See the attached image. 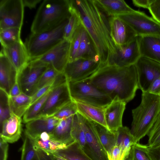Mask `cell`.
Here are the masks:
<instances>
[{
    "instance_id": "obj_32",
    "label": "cell",
    "mask_w": 160,
    "mask_h": 160,
    "mask_svg": "<svg viewBox=\"0 0 160 160\" xmlns=\"http://www.w3.org/2000/svg\"><path fill=\"white\" fill-rule=\"evenodd\" d=\"M71 134L75 141L80 145L85 153L90 158L94 160L91 150L87 144L85 133L77 113L73 117Z\"/></svg>"
},
{
    "instance_id": "obj_14",
    "label": "cell",
    "mask_w": 160,
    "mask_h": 160,
    "mask_svg": "<svg viewBox=\"0 0 160 160\" xmlns=\"http://www.w3.org/2000/svg\"><path fill=\"white\" fill-rule=\"evenodd\" d=\"M70 44V41L64 39L36 59L52 66L59 72H63L69 60Z\"/></svg>"
},
{
    "instance_id": "obj_52",
    "label": "cell",
    "mask_w": 160,
    "mask_h": 160,
    "mask_svg": "<svg viewBox=\"0 0 160 160\" xmlns=\"http://www.w3.org/2000/svg\"><path fill=\"white\" fill-rule=\"evenodd\" d=\"M24 7H27L30 9L35 8L37 5L41 2L42 0H22Z\"/></svg>"
},
{
    "instance_id": "obj_22",
    "label": "cell",
    "mask_w": 160,
    "mask_h": 160,
    "mask_svg": "<svg viewBox=\"0 0 160 160\" xmlns=\"http://www.w3.org/2000/svg\"><path fill=\"white\" fill-rule=\"evenodd\" d=\"M141 56L160 63V36H138Z\"/></svg>"
},
{
    "instance_id": "obj_34",
    "label": "cell",
    "mask_w": 160,
    "mask_h": 160,
    "mask_svg": "<svg viewBox=\"0 0 160 160\" xmlns=\"http://www.w3.org/2000/svg\"><path fill=\"white\" fill-rule=\"evenodd\" d=\"M21 28H11L0 31V40L2 47L7 46L21 40Z\"/></svg>"
},
{
    "instance_id": "obj_49",
    "label": "cell",
    "mask_w": 160,
    "mask_h": 160,
    "mask_svg": "<svg viewBox=\"0 0 160 160\" xmlns=\"http://www.w3.org/2000/svg\"><path fill=\"white\" fill-rule=\"evenodd\" d=\"M0 160H7L8 145V143L0 139Z\"/></svg>"
},
{
    "instance_id": "obj_50",
    "label": "cell",
    "mask_w": 160,
    "mask_h": 160,
    "mask_svg": "<svg viewBox=\"0 0 160 160\" xmlns=\"http://www.w3.org/2000/svg\"><path fill=\"white\" fill-rule=\"evenodd\" d=\"M132 1L135 6L148 9L153 0H132Z\"/></svg>"
},
{
    "instance_id": "obj_27",
    "label": "cell",
    "mask_w": 160,
    "mask_h": 160,
    "mask_svg": "<svg viewBox=\"0 0 160 160\" xmlns=\"http://www.w3.org/2000/svg\"><path fill=\"white\" fill-rule=\"evenodd\" d=\"M116 145L119 146L122 160H127L132 146L135 143L130 130L122 126L115 131Z\"/></svg>"
},
{
    "instance_id": "obj_5",
    "label": "cell",
    "mask_w": 160,
    "mask_h": 160,
    "mask_svg": "<svg viewBox=\"0 0 160 160\" xmlns=\"http://www.w3.org/2000/svg\"><path fill=\"white\" fill-rule=\"evenodd\" d=\"M68 20H65L52 29L31 33L25 43L30 61L41 57L64 40V29Z\"/></svg>"
},
{
    "instance_id": "obj_33",
    "label": "cell",
    "mask_w": 160,
    "mask_h": 160,
    "mask_svg": "<svg viewBox=\"0 0 160 160\" xmlns=\"http://www.w3.org/2000/svg\"><path fill=\"white\" fill-rule=\"evenodd\" d=\"M51 89L30 105L23 116V121L24 123H26L37 118Z\"/></svg>"
},
{
    "instance_id": "obj_45",
    "label": "cell",
    "mask_w": 160,
    "mask_h": 160,
    "mask_svg": "<svg viewBox=\"0 0 160 160\" xmlns=\"http://www.w3.org/2000/svg\"><path fill=\"white\" fill-rule=\"evenodd\" d=\"M33 146L39 160H55L52 153L48 152L38 148L34 144Z\"/></svg>"
},
{
    "instance_id": "obj_3",
    "label": "cell",
    "mask_w": 160,
    "mask_h": 160,
    "mask_svg": "<svg viewBox=\"0 0 160 160\" xmlns=\"http://www.w3.org/2000/svg\"><path fill=\"white\" fill-rule=\"evenodd\" d=\"M160 112V96L142 92L140 105L132 110L130 131L135 143L147 135Z\"/></svg>"
},
{
    "instance_id": "obj_43",
    "label": "cell",
    "mask_w": 160,
    "mask_h": 160,
    "mask_svg": "<svg viewBox=\"0 0 160 160\" xmlns=\"http://www.w3.org/2000/svg\"><path fill=\"white\" fill-rule=\"evenodd\" d=\"M148 10L152 18L160 24V0H153Z\"/></svg>"
},
{
    "instance_id": "obj_29",
    "label": "cell",
    "mask_w": 160,
    "mask_h": 160,
    "mask_svg": "<svg viewBox=\"0 0 160 160\" xmlns=\"http://www.w3.org/2000/svg\"><path fill=\"white\" fill-rule=\"evenodd\" d=\"M92 122L99 140L107 155L116 145L115 132L111 131L99 123Z\"/></svg>"
},
{
    "instance_id": "obj_46",
    "label": "cell",
    "mask_w": 160,
    "mask_h": 160,
    "mask_svg": "<svg viewBox=\"0 0 160 160\" xmlns=\"http://www.w3.org/2000/svg\"><path fill=\"white\" fill-rule=\"evenodd\" d=\"M107 156L108 160H122L120 148L117 145L113 147Z\"/></svg>"
},
{
    "instance_id": "obj_20",
    "label": "cell",
    "mask_w": 160,
    "mask_h": 160,
    "mask_svg": "<svg viewBox=\"0 0 160 160\" xmlns=\"http://www.w3.org/2000/svg\"><path fill=\"white\" fill-rule=\"evenodd\" d=\"M59 121L53 116L35 119L26 123L24 134L32 138L43 132L50 133Z\"/></svg>"
},
{
    "instance_id": "obj_19",
    "label": "cell",
    "mask_w": 160,
    "mask_h": 160,
    "mask_svg": "<svg viewBox=\"0 0 160 160\" xmlns=\"http://www.w3.org/2000/svg\"><path fill=\"white\" fill-rule=\"evenodd\" d=\"M126 103L114 100L105 108L104 115L108 128L115 132L122 126V119Z\"/></svg>"
},
{
    "instance_id": "obj_21",
    "label": "cell",
    "mask_w": 160,
    "mask_h": 160,
    "mask_svg": "<svg viewBox=\"0 0 160 160\" xmlns=\"http://www.w3.org/2000/svg\"><path fill=\"white\" fill-rule=\"evenodd\" d=\"M18 71L3 52L0 53V87L8 95L16 81Z\"/></svg>"
},
{
    "instance_id": "obj_31",
    "label": "cell",
    "mask_w": 160,
    "mask_h": 160,
    "mask_svg": "<svg viewBox=\"0 0 160 160\" xmlns=\"http://www.w3.org/2000/svg\"><path fill=\"white\" fill-rule=\"evenodd\" d=\"M9 104L12 112L19 117L23 116L31 104V97L21 93L15 97H10Z\"/></svg>"
},
{
    "instance_id": "obj_1",
    "label": "cell",
    "mask_w": 160,
    "mask_h": 160,
    "mask_svg": "<svg viewBox=\"0 0 160 160\" xmlns=\"http://www.w3.org/2000/svg\"><path fill=\"white\" fill-rule=\"evenodd\" d=\"M81 22L92 39L97 49L101 66L106 65L115 51L111 37L109 17L95 0H71Z\"/></svg>"
},
{
    "instance_id": "obj_41",
    "label": "cell",
    "mask_w": 160,
    "mask_h": 160,
    "mask_svg": "<svg viewBox=\"0 0 160 160\" xmlns=\"http://www.w3.org/2000/svg\"><path fill=\"white\" fill-rule=\"evenodd\" d=\"M0 124L9 118L12 113L9 104V95L0 89Z\"/></svg>"
},
{
    "instance_id": "obj_23",
    "label": "cell",
    "mask_w": 160,
    "mask_h": 160,
    "mask_svg": "<svg viewBox=\"0 0 160 160\" xmlns=\"http://www.w3.org/2000/svg\"><path fill=\"white\" fill-rule=\"evenodd\" d=\"M73 116L60 120L53 131L50 133L52 138L67 146L75 142L71 134Z\"/></svg>"
},
{
    "instance_id": "obj_18",
    "label": "cell",
    "mask_w": 160,
    "mask_h": 160,
    "mask_svg": "<svg viewBox=\"0 0 160 160\" xmlns=\"http://www.w3.org/2000/svg\"><path fill=\"white\" fill-rule=\"evenodd\" d=\"M22 131L21 118L12 112L10 116L0 124V139L7 143L15 142L20 138Z\"/></svg>"
},
{
    "instance_id": "obj_40",
    "label": "cell",
    "mask_w": 160,
    "mask_h": 160,
    "mask_svg": "<svg viewBox=\"0 0 160 160\" xmlns=\"http://www.w3.org/2000/svg\"><path fill=\"white\" fill-rule=\"evenodd\" d=\"M78 112L76 102L72 100L63 106L52 116L60 120L73 116Z\"/></svg>"
},
{
    "instance_id": "obj_12",
    "label": "cell",
    "mask_w": 160,
    "mask_h": 160,
    "mask_svg": "<svg viewBox=\"0 0 160 160\" xmlns=\"http://www.w3.org/2000/svg\"><path fill=\"white\" fill-rule=\"evenodd\" d=\"M72 100L68 82L53 87L36 118L53 116Z\"/></svg>"
},
{
    "instance_id": "obj_8",
    "label": "cell",
    "mask_w": 160,
    "mask_h": 160,
    "mask_svg": "<svg viewBox=\"0 0 160 160\" xmlns=\"http://www.w3.org/2000/svg\"><path fill=\"white\" fill-rule=\"evenodd\" d=\"M117 16L130 26L138 36H160V24L142 12L135 10Z\"/></svg>"
},
{
    "instance_id": "obj_37",
    "label": "cell",
    "mask_w": 160,
    "mask_h": 160,
    "mask_svg": "<svg viewBox=\"0 0 160 160\" xmlns=\"http://www.w3.org/2000/svg\"><path fill=\"white\" fill-rule=\"evenodd\" d=\"M147 135L148 147L154 148L160 146V112Z\"/></svg>"
},
{
    "instance_id": "obj_36",
    "label": "cell",
    "mask_w": 160,
    "mask_h": 160,
    "mask_svg": "<svg viewBox=\"0 0 160 160\" xmlns=\"http://www.w3.org/2000/svg\"><path fill=\"white\" fill-rule=\"evenodd\" d=\"M21 150V160H39L32 140L25 134Z\"/></svg>"
},
{
    "instance_id": "obj_15",
    "label": "cell",
    "mask_w": 160,
    "mask_h": 160,
    "mask_svg": "<svg viewBox=\"0 0 160 160\" xmlns=\"http://www.w3.org/2000/svg\"><path fill=\"white\" fill-rule=\"evenodd\" d=\"M86 141L94 160H108L107 153L97 135L92 121L77 113Z\"/></svg>"
},
{
    "instance_id": "obj_47",
    "label": "cell",
    "mask_w": 160,
    "mask_h": 160,
    "mask_svg": "<svg viewBox=\"0 0 160 160\" xmlns=\"http://www.w3.org/2000/svg\"><path fill=\"white\" fill-rule=\"evenodd\" d=\"M147 92L152 94L160 96V76L152 83Z\"/></svg>"
},
{
    "instance_id": "obj_44",
    "label": "cell",
    "mask_w": 160,
    "mask_h": 160,
    "mask_svg": "<svg viewBox=\"0 0 160 160\" xmlns=\"http://www.w3.org/2000/svg\"><path fill=\"white\" fill-rule=\"evenodd\" d=\"M53 83V82L52 83L48 84L38 90L31 97L32 98L31 104L53 88L54 87Z\"/></svg>"
},
{
    "instance_id": "obj_53",
    "label": "cell",
    "mask_w": 160,
    "mask_h": 160,
    "mask_svg": "<svg viewBox=\"0 0 160 160\" xmlns=\"http://www.w3.org/2000/svg\"><path fill=\"white\" fill-rule=\"evenodd\" d=\"M53 155L54 158L55 160H67L66 159L54 153H52Z\"/></svg>"
},
{
    "instance_id": "obj_51",
    "label": "cell",
    "mask_w": 160,
    "mask_h": 160,
    "mask_svg": "<svg viewBox=\"0 0 160 160\" xmlns=\"http://www.w3.org/2000/svg\"><path fill=\"white\" fill-rule=\"evenodd\" d=\"M22 92L18 84L16 81L15 84L11 88L9 96L15 97L20 94Z\"/></svg>"
},
{
    "instance_id": "obj_25",
    "label": "cell",
    "mask_w": 160,
    "mask_h": 160,
    "mask_svg": "<svg viewBox=\"0 0 160 160\" xmlns=\"http://www.w3.org/2000/svg\"><path fill=\"white\" fill-rule=\"evenodd\" d=\"M75 101L77 105L78 113L88 120L99 123L108 128L105 118V108L80 101Z\"/></svg>"
},
{
    "instance_id": "obj_13",
    "label": "cell",
    "mask_w": 160,
    "mask_h": 160,
    "mask_svg": "<svg viewBox=\"0 0 160 160\" xmlns=\"http://www.w3.org/2000/svg\"><path fill=\"white\" fill-rule=\"evenodd\" d=\"M137 73L138 89L147 92L152 83L160 76V63L141 56L134 64Z\"/></svg>"
},
{
    "instance_id": "obj_26",
    "label": "cell",
    "mask_w": 160,
    "mask_h": 160,
    "mask_svg": "<svg viewBox=\"0 0 160 160\" xmlns=\"http://www.w3.org/2000/svg\"><path fill=\"white\" fill-rule=\"evenodd\" d=\"M78 58L100 60L93 41L84 27L75 59Z\"/></svg>"
},
{
    "instance_id": "obj_11",
    "label": "cell",
    "mask_w": 160,
    "mask_h": 160,
    "mask_svg": "<svg viewBox=\"0 0 160 160\" xmlns=\"http://www.w3.org/2000/svg\"><path fill=\"white\" fill-rule=\"evenodd\" d=\"M141 56L138 36L127 44L115 45V51L110 56L106 65L119 67H128L134 64Z\"/></svg>"
},
{
    "instance_id": "obj_48",
    "label": "cell",
    "mask_w": 160,
    "mask_h": 160,
    "mask_svg": "<svg viewBox=\"0 0 160 160\" xmlns=\"http://www.w3.org/2000/svg\"><path fill=\"white\" fill-rule=\"evenodd\" d=\"M146 151L151 160H160V146L153 148L147 145Z\"/></svg>"
},
{
    "instance_id": "obj_30",
    "label": "cell",
    "mask_w": 160,
    "mask_h": 160,
    "mask_svg": "<svg viewBox=\"0 0 160 160\" xmlns=\"http://www.w3.org/2000/svg\"><path fill=\"white\" fill-rule=\"evenodd\" d=\"M52 153L67 160H93L85 153L80 145L76 141Z\"/></svg>"
},
{
    "instance_id": "obj_6",
    "label": "cell",
    "mask_w": 160,
    "mask_h": 160,
    "mask_svg": "<svg viewBox=\"0 0 160 160\" xmlns=\"http://www.w3.org/2000/svg\"><path fill=\"white\" fill-rule=\"evenodd\" d=\"M72 99L97 107L105 108L112 101L107 94L87 79L68 81Z\"/></svg>"
},
{
    "instance_id": "obj_4",
    "label": "cell",
    "mask_w": 160,
    "mask_h": 160,
    "mask_svg": "<svg viewBox=\"0 0 160 160\" xmlns=\"http://www.w3.org/2000/svg\"><path fill=\"white\" fill-rule=\"evenodd\" d=\"M71 8V0H43L32 22V33L41 32L56 28L69 19Z\"/></svg>"
},
{
    "instance_id": "obj_38",
    "label": "cell",
    "mask_w": 160,
    "mask_h": 160,
    "mask_svg": "<svg viewBox=\"0 0 160 160\" xmlns=\"http://www.w3.org/2000/svg\"><path fill=\"white\" fill-rule=\"evenodd\" d=\"M83 27L82 24L81 22L70 40L68 62L72 61L76 58Z\"/></svg>"
},
{
    "instance_id": "obj_24",
    "label": "cell",
    "mask_w": 160,
    "mask_h": 160,
    "mask_svg": "<svg viewBox=\"0 0 160 160\" xmlns=\"http://www.w3.org/2000/svg\"><path fill=\"white\" fill-rule=\"evenodd\" d=\"M109 17L127 14L135 11L123 0H95Z\"/></svg>"
},
{
    "instance_id": "obj_39",
    "label": "cell",
    "mask_w": 160,
    "mask_h": 160,
    "mask_svg": "<svg viewBox=\"0 0 160 160\" xmlns=\"http://www.w3.org/2000/svg\"><path fill=\"white\" fill-rule=\"evenodd\" d=\"M146 147L139 142L134 143L132 146L127 160H151L146 151Z\"/></svg>"
},
{
    "instance_id": "obj_42",
    "label": "cell",
    "mask_w": 160,
    "mask_h": 160,
    "mask_svg": "<svg viewBox=\"0 0 160 160\" xmlns=\"http://www.w3.org/2000/svg\"><path fill=\"white\" fill-rule=\"evenodd\" d=\"M60 73L53 68L49 65L42 75L38 85V90L42 87L52 83Z\"/></svg>"
},
{
    "instance_id": "obj_10",
    "label": "cell",
    "mask_w": 160,
    "mask_h": 160,
    "mask_svg": "<svg viewBox=\"0 0 160 160\" xmlns=\"http://www.w3.org/2000/svg\"><path fill=\"white\" fill-rule=\"evenodd\" d=\"M101 66L99 60L78 58L68 62L63 73L68 81H79L90 77Z\"/></svg>"
},
{
    "instance_id": "obj_2",
    "label": "cell",
    "mask_w": 160,
    "mask_h": 160,
    "mask_svg": "<svg viewBox=\"0 0 160 160\" xmlns=\"http://www.w3.org/2000/svg\"><path fill=\"white\" fill-rule=\"evenodd\" d=\"M108 95L112 100L126 103L132 100L138 89L134 64L124 67L105 65L100 67L86 79Z\"/></svg>"
},
{
    "instance_id": "obj_9",
    "label": "cell",
    "mask_w": 160,
    "mask_h": 160,
    "mask_svg": "<svg viewBox=\"0 0 160 160\" xmlns=\"http://www.w3.org/2000/svg\"><path fill=\"white\" fill-rule=\"evenodd\" d=\"M24 7L22 0H1L0 31L11 28H21Z\"/></svg>"
},
{
    "instance_id": "obj_7",
    "label": "cell",
    "mask_w": 160,
    "mask_h": 160,
    "mask_svg": "<svg viewBox=\"0 0 160 160\" xmlns=\"http://www.w3.org/2000/svg\"><path fill=\"white\" fill-rule=\"evenodd\" d=\"M48 66L35 59L30 61L18 72L16 81L22 93L32 97L36 92L40 79Z\"/></svg>"
},
{
    "instance_id": "obj_28",
    "label": "cell",
    "mask_w": 160,
    "mask_h": 160,
    "mask_svg": "<svg viewBox=\"0 0 160 160\" xmlns=\"http://www.w3.org/2000/svg\"><path fill=\"white\" fill-rule=\"evenodd\" d=\"M30 138L35 145L51 153L67 146L53 139L51 137L50 133L46 132H42L33 138Z\"/></svg>"
},
{
    "instance_id": "obj_35",
    "label": "cell",
    "mask_w": 160,
    "mask_h": 160,
    "mask_svg": "<svg viewBox=\"0 0 160 160\" xmlns=\"http://www.w3.org/2000/svg\"><path fill=\"white\" fill-rule=\"evenodd\" d=\"M71 6V15L65 27L64 32V39L70 41L73 34L81 22L78 13L72 4Z\"/></svg>"
},
{
    "instance_id": "obj_17",
    "label": "cell",
    "mask_w": 160,
    "mask_h": 160,
    "mask_svg": "<svg viewBox=\"0 0 160 160\" xmlns=\"http://www.w3.org/2000/svg\"><path fill=\"white\" fill-rule=\"evenodd\" d=\"M1 51L7 57L18 72L30 61L25 44L22 40L2 47Z\"/></svg>"
},
{
    "instance_id": "obj_16",
    "label": "cell",
    "mask_w": 160,
    "mask_h": 160,
    "mask_svg": "<svg viewBox=\"0 0 160 160\" xmlns=\"http://www.w3.org/2000/svg\"><path fill=\"white\" fill-rule=\"evenodd\" d=\"M109 22L111 36L115 45L127 44L138 36L130 26L117 16L110 17Z\"/></svg>"
}]
</instances>
